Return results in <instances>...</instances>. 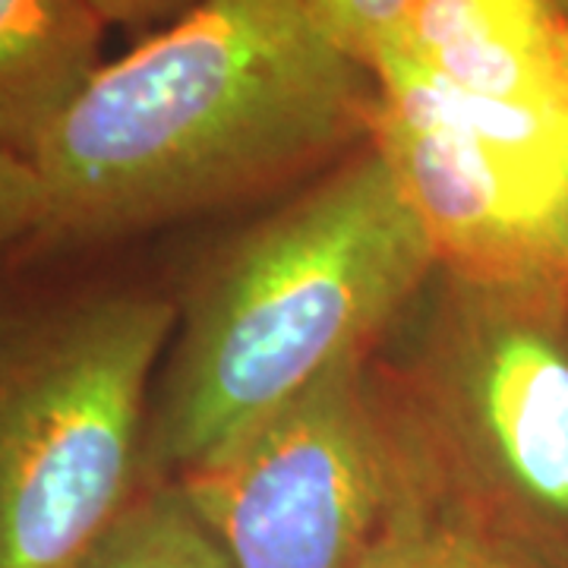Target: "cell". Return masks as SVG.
I'll return each instance as SVG.
<instances>
[{"mask_svg": "<svg viewBox=\"0 0 568 568\" xmlns=\"http://www.w3.org/2000/svg\"><path fill=\"white\" fill-rule=\"evenodd\" d=\"M369 142L227 237L178 301L145 429V484L203 465L325 369L369 354L436 272Z\"/></svg>", "mask_w": 568, "mask_h": 568, "instance_id": "cell-2", "label": "cell"}, {"mask_svg": "<svg viewBox=\"0 0 568 568\" xmlns=\"http://www.w3.org/2000/svg\"><path fill=\"white\" fill-rule=\"evenodd\" d=\"M369 366L424 489L568 568V291L436 265Z\"/></svg>", "mask_w": 568, "mask_h": 568, "instance_id": "cell-3", "label": "cell"}, {"mask_svg": "<svg viewBox=\"0 0 568 568\" xmlns=\"http://www.w3.org/2000/svg\"><path fill=\"white\" fill-rule=\"evenodd\" d=\"M89 0H0V152L29 159L104 67Z\"/></svg>", "mask_w": 568, "mask_h": 568, "instance_id": "cell-7", "label": "cell"}, {"mask_svg": "<svg viewBox=\"0 0 568 568\" xmlns=\"http://www.w3.org/2000/svg\"><path fill=\"white\" fill-rule=\"evenodd\" d=\"M92 10L102 17L104 26H123V29H149V26H168L186 10H193L203 0H89Z\"/></svg>", "mask_w": 568, "mask_h": 568, "instance_id": "cell-12", "label": "cell"}, {"mask_svg": "<svg viewBox=\"0 0 568 568\" xmlns=\"http://www.w3.org/2000/svg\"><path fill=\"white\" fill-rule=\"evenodd\" d=\"M562 3H566V7H568V0H562Z\"/></svg>", "mask_w": 568, "mask_h": 568, "instance_id": "cell-13", "label": "cell"}, {"mask_svg": "<svg viewBox=\"0 0 568 568\" xmlns=\"http://www.w3.org/2000/svg\"><path fill=\"white\" fill-rule=\"evenodd\" d=\"M414 480L369 354H357L174 487L231 568H357Z\"/></svg>", "mask_w": 568, "mask_h": 568, "instance_id": "cell-6", "label": "cell"}, {"mask_svg": "<svg viewBox=\"0 0 568 568\" xmlns=\"http://www.w3.org/2000/svg\"><path fill=\"white\" fill-rule=\"evenodd\" d=\"M325 20L347 51L373 70V61L398 36L414 0H320Z\"/></svg>", "mask_w": 568, "mask_h": 568, "instance_id": "cell-10", "label": "cell"}, {"mask_svg": "<svg viewBox=\"0 0 568 568\" xmlns=\"http://www.w3.org/2000/svg\"><path fill=\"white\" fill-rule=\"evenodd\" d=\"M77 568H231L174 484L149 487Z\"/></svg>", "mask_w": 568, "mask_h": 568, "instance_id": "cell-9", "label": "cell"}, {"mask_svg": "<svg viewBox=\"0 0 568 568\" xmlns=\"http://www.w3.org/2000/svg\"><path fill=\"white\" fill-rule=\"evenodd\" d=\"M373 77L474 222L568 268L562 0H414Z\"/></svg>", "mask_w": 568, "mask_h": 568, "instance_id": "cell-5", "label": "cell"}, {"mask_svg": "<svg viewBox=\"0 0 568 568\" xmlns=\"http://www.w3.org/2000/svg\"><path fill=\"white\" fill-rule=\"evenodd\" d=\"M379 85L320 0H203L104 63L32 164L41 244H108L297 190L373 142Z\"/></svg>", "mask_w": 568, "mask_h": 568, "instance_id": "cell-1", "label": "cell"}, {"mask_svg": "<svg viewBox=\"0 0 568 568\" xmlns=\"http://www.w3.org/2000/svg\"><path fill=\"white\" fill-rule=\"evenodd\" d=\"M357 568H552L462 508L448 506L420 480L392 511Z\"/></svg>", "mask_w": 568, "mask_h": 568, "instance_id": "cell-8", "label": "cell"}, {"mask_svg": "<svg viewBox=\"0 0 568 568\" xmlns=\"http://www.w3.org/2000/svg\"><path fill=\"white\" fill-rule=\"evenodd\" d=\"M44 215V190L36 164L0 152V253L36 241Z\"/></svg>", "mask_w": 568, "mask_h": 568, "instance_id": "cell-11", "label": "cell"}, {"mask_svg": "<svg viewBox=\"0 0 568 568\" xmlns=\"http://www.w3.org/2000/svg\"><path fill=\"white\" fill-rule=\"evenodd\" d=\"M178 301L82 287L0 304V568H77L149 489Z\"/></svg>", "mask_w": 568, "mask_h": 568, "instance_id": "cell-4", "label": "cell"}]
</instances>
